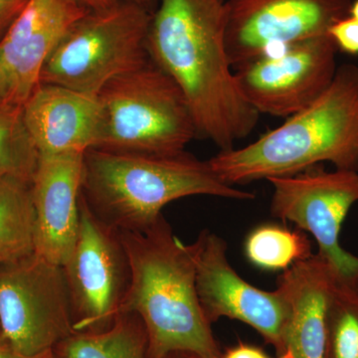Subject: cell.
<instances>
[{
    "mask_svg": "<svg viewBox=\"0 0 358 358\" xmlns=\"http://www.w3.org/2000/svg\"><path fill=\"white\" fill-rule=\"evenodd\" d=\"M194 263L197 296L210 324L221 317L240 320L253 327L282 355L289 306L279 289L266 292L245 281L228 262L222 238L204 230L187 245Z\"/></svg>",
    "mask_w": 358,
    "mask_h": 358,
    "instance_id": "obj_12",
    "label": "cell"
},
{
    "mask_svg": "<svg viewBox=\"0 0 358 358\" xmlns=\"http://www.w3.org/2000/svg\"><path fill=\"white\" fill-rule=\"evenodd\" d=\"M79 207L76 244L63 271L75 333H100L121 313L131 267L119 231L96 217L82 195Z\"/></svg>",
    "mask_w": 358,
    "mask_h": 358,
    "instance_id": "obj_9",
    "label": "cell"
},
{
    "mask_svg": "<svg viewBox=\"0 0 358 358\" xmlns=\"http://www.w3.org/2000/svg\"><path fill=\"white\" fill-rule=\"evenodd\" d=\"M224 0H159L148 27L150 60L182 91L197 134L234 148L260 115L238 86L225 39Z\"/></svg>",
    "mask_w": 358,
    "mask_h": 358,
    "instance_id": "obj_1",
    "label": "cell"
},
{
    "mask_svg": "<svg viewBox=\"0 0 358 358\" xmlns=\"http://www.w3.org/2000/svg\"><path fill=\"white\" fill-rule=\"evenodd\" d=\"M244 247L250 263L272 272H284L313 255L310 240L303 231L273 224L259 226L250 232Z\"/></svg>",
    "mask_w": 358,
    "mask_h": 358,
    "instance_id": "obj_19",
    "label": "cell"
},
{
    "mask_svg": "<svg viewBox=\"0 0 358 358\" xmlns=\"http://www.w3.org/2000/svg\"><path fill=\"white\" fill-rule=\"evenodd\" d=\"M22 107L39 155L84 154L95 148L101 119L96 96L38 84Z\"/></svg>",
    "mask_w": 358,
    "mask_h": 358,
    "instance_id": "obj_15",
    "label": "cell"
},
{
    "mask_svg": "<svg viewBox=\"0 0 358 358\" xmlns=\"http://www.w3.org/2000/svg\"><path fill=\"white\" fill-rule=\"evenodd\" d=\"M39 162L20 103L0 102V176L31 183Z\"/></svg>",
    "mask_w": 358,
    "mask_h": 358,
    "instance_id": "obj_20",
    "label": "cell"
},
{
    "mask_svg": "<svg viewBox=\"0 0 358 358\" xmlns=\"http://www.w3.org/2000/svg\"><path fill=\"white\" fill-rule=\"evenodd\" d=\"M336 280L319 254L282 273L277 289L288 303L289 320L278 358H324L327 307Z\"/></svg>",
    "mask_w": 358,
    "mask_h": 358,
    "instance_id": "obj_16",
    "label": "cell"
},
{
    "mask_svg": "<svg viewBox=\"0 0 358 358\" xmlns=\"http://www.w3.org/2000/svg\"><path fill=\"white\" fill-rule=\"evenodd\" d=\"M152 16L148 6L134 2L89 10L47 59L39 84L98 95L113 79L150 60L147 36Z\"/></svg>",
    "mask_w": 358,
    "mask_h": 358,
    "instance_id": "obj_6",
    "label": "cell"
},
{
    "mask_svg": "<svg viewBox=\"0 0 358 358\" xmlns=\"http://www.w3.org/2000/svg\"><path fill=\"white\" fill-rule=\"evenodd\" d=\"M47 353L40 357H27L18 352L15 348L8 341L6 336L0 333V358H43Z\"/></svg>",
    "mask_w": 358,
    "mask_h": 358,
    "instance_id": "obj_26",
    "label": "cell"
},
{
    "mask_svg": "<svg viewBox=\"0 0 358 358\" xmlns=\"http://www.w3.org/2000/svg\"><path fill=\"white\" fill-rule=\"evenodd\" d=\"M327 33L338 51L358 56V20L352 16H345L336 21Z\"/></svg>",
    "mask_w": 358,
    "mask_h": 358,
    "instance_id": "obj_22",
    "label": "cell"
},
{
    "mask_svg": "<svg viewBox=\"0 0 358 358\" xmlns=\"http://www.w3.org/2000/svg\"><path fill=\"white\" fill-rule=\"evenodd\" d=\"M0 333L27 357L53 352L75 334L62 266L33 253L0 267Z\"/></svg>",
    "mask_w": 358,
    "mask_h": 358,
    "instance_id": "obj_7",
    "label": "cell"
},
{
    "mask_svg": "<svg viewBox=\"0 0 358 358\" xmlns=\"http://www.w3.org/2000/svg\"><path fill=\"white\" fill-rule=\"evenodd\" d=\"M96 99L101 119L93 148L173 155L199 136L182 91L152 60L113 79Z\"/></svg>",
    "mask_w": 358,
    "mask_h": 358,
    "instance_id": "obj_5",
    "label": "cell"
},
{
    "mask_svg": "<svg viewBox=\"0 0 358 358\" xmlns=\"http://www.w3.org/2000/svg\"><path fill=\"white\" fill-rule=\"evenodd\" d=\"M81 195L91 211L119 232H141L164 206L193 195L252 200L254 193L221 180L207 162L186 152L129 154L90 148L83 155Z\"/></svg>",
    "mask_w": 358,
    "mask_h": 358,
    "instance_id": "obj_4",
    "label": "cell"
},
{
    "mask_svg": "<svg viewBox=\"0 0 358 358\" xmlns=\"http://www.w3.org/2000/svg\"><path fill=\"white\" fill-rule=\"evenodd\" d=\"M324 358H358V286L336 280L327 307Z\"/></svg>",
    "mask_w": 358,
    "mask_h": 358,
    "instance_id": "obj_21",
    "label": "cell"
},
{
    "mask_svg": "<svg viewBox=\"0 0 358 358\" xmlns=\"http://www.w3.org/2000/svg\"><path fill=\"white\" fill-rule=\"evenodd\" d=\"M56 358H150L148 336L138 315L122 313L110 329L75 333L53 350Z\"/></svg>",
    "mask_w": 358,
    "mask_h": 358,
    "instance_id": "obj_17",
    "label": "cell"
},
{
    "mask_svg": "<svg viewBox=\"0 0 358 358\" xmlns=\"http://www.w3.org/2000/svg\"><path fill=\"white\" fill-rule=\"evenodd\" d=\"M6 100L13 101V95H11V86L6 70L0 62V102Z\"/></svg>",
    "mask_w": 358,
    "mask_h": 358,
    "instance_id": "obj_27",
    "label": "cell"
},
{
    "mask_svg": "<svg viewBox=\"0 0 358 358\" xmlns=\"http://www.w3.org/2000/svg\"><path fill=\"white\" fill-rule=\"evenodd\" d=\"M157 2L159 0H150V7H152V13H154L155 7L157 6Z\"/></svg>",
    "mask_w": 358,
    "mask_h": 358,
    "instance_id": "obj_30",
    "label": "cell"
},
{
    "mask_svg": "<svg viewBox=\"0 0 358 358\" xmlns=\"http://www.w3.org/2000/svg\"><path fill=\"white\" fill-rule=\"evenodd\" d=\"M221 358H271L267 353L258 346L239 343L234 348H231Z\"/></svg>",
    "mask_w": 358,
    "mask_h": 358,
    "instance_id": "obj_24",
    "label": "cell"
},
{
    "mask_svg": "<svg viewBox=\"0 0 358 358\" xmlns=\"http://www.w3.org/2000/svg\"><path fill=\"white\" fill-rule=\"evenodd\" d=\"M29 0H0V40L22 13Z\"/></svg>",
    "mask_w": 358,
    "mask_h": 358,
    "instance_id": "obj_23",
    "label": "cell"
},
{
    "mask_svg": "<svg viewBox=\"0 0 358 358\" xmlns=\"http://www.w3.org/2000/svg\"><path fill=\"white\" fill-rule=\"evenodd\" d=\"M77 1L88 8L89 10L107 8V7L115 6V4L121 3V2H134V3L143 4L152 10L150 0H77Z\"/></svg>",
    "mask_w": 358,
    "mask_h": 358,
    "instance_id": "obj_25",
    "label": "cell"
},
{
    "mask_svg": "<svg viewBox=\"0 0 358 358\" xmlns=\"http://www.w3.org/2000/svg\"><path fill=\"white\" fill-rule=\"evenodd\" d=\"M352 0H224L233 70L287 45L327 34Z\"/></svg>",
    "mask_w": 358,
    "mask_h": 358,
    "instance_id": "obj_11",
    "label": "cell"
},
{
    "mask_svg": "<svg viewBox=\"0 0 358 358\" xmlns=\"http://www.w3.org/2000/svg\"><path fill=\"white\" fill-rule=\"evenodd\" d=\"M274 187L271 213L310 233L319 255L333 267L338 281L358 286V257L339 244L346 216L358 202V171L310 167L294 176L268 179Z\"/></svg>",
    "mask_w": 358,
    "mask_h": 358,
    "instance_id": "obj_8",
    "label": "cell"
},
{
    "mask_svg": "<svg viewBox=\"0 0 358 358\" xmlns=\"http://www.w3.org/2000/svg\"><path fill=\"white\" fill-rule=\"evenodd\" d=\"M348 15L358 20V0H352V6L350 7Z\"/></svg>",
    "mask_w": 358,
    "mask_h": 358,
    "instance_id": "obj_29",
    "label": "cell"
},
{
    "mask_svg": "<svg viewBox=\"0 0 358 358\" xmlns=\"http://www.w3.org/2000/svg\"><path fill=\"white\" fill-rule=\"evenodd\" d=\"M88 11L77 0H29L0 40V62L14 102L23 105L31 95L47 59Z\"/></svg>",
    "mask_w": 358,
    "mask_h": 358,
    "instance_id": "obj_14",
    "label": "cell"
},
{
    "mask_svg": "<svg viewBox=\"0 0 358 358\" xmlns=\"http://www.w3.org/2000/svg\"><path fill=\"white\" fill-rule=\"evenodd\" d=\"M164 358H203V357H199V355H195V353L179 352L171 353V355H167V357H164Z\"/></svg>",
    "mask_w": 358,
    "mask_h": 358,
    "instance_id": "obj_28",
    "label": "cell"
},
{
    "mask_svg": "<svg viewBox=\"0 0 358 358\" xmlns=\"http://www.w3.org/2000/svg\"><path fill=\"white\" fill-rule=\"evenodd\" d=\"M338 48L329 33L287 45L234 70L242 95L259 115L287 119L333 83Z\"/></svg>",
    "mask_w": 358,
    "mask_h": 358,
    "instance_id": "obj_10",
    "label": "cell"
},
{
    "mask_svg": "<svg viewBox=\"0 0 358 358\" xmlns=\"http://www.w3.org/2000/svg\"><path fill=\"white\" fill-rule=\"evenodd\" d=\"M31 183L0 176V267L34 253Z\"/></svg>",
    "mask_w": 358,
    "mask_h": 358,
    "instance_id": "obj_18",
    "label": "cell"
},
{
    "mask_svg": "<svg viewBox=\"0 0 358 358\" xmlns=\"http://www.w3.org/2000/svg\"><path fill=\"white\" fill-rule=\"evenodd\" d=\"M43 358H56L55 355H54L53 352H50L47 353L46 355Z\"/></svg>",
    "mask_w": 358,
    "mask_h": 358,
    "instance_id": "obj_31",
    "label": "cell"
},
{
    "mask_svg": "<svg viewBox=\"0 0 358 358\" xmlns=\"http://www.w3.org/2000/svg\"><path fill=\"white\" fill-rule=\"evenodd\" d=\"M129 257L131 282L122 313L138 315L148 336V357L173 352L221 358L205 317L187 245L173 234L164 216L141 232H120Z\"/></svg>",
    "mask_w": 358,
    "mask_h": 358,
    "instance_id": "obj_3",
    "label": "cell"
},
{
    "mask_svg": "<svg viewBox=\"0 0 358 358\" xmlns=\"http://www.w3.org/2000/svg\"><path fill=\"white\" fill-rule=\"evenodd\" d=\"M358 171V66H338L333 83L315 102L246 147L220 150L208 160L228 185L294 176L322 162Z\"/></svg>",
    "mask_w": 358,
    "mask_h": 358,
    "instance_id": "obj_2",
    "label": "cell"
},
{
    "mask_svg": "<svg viewBox=\"0 0 358 358\" xmlns=\"http://www.w3.org/2000/svg\"><path fill=\"white\" fill-rule=\"evenodd\" d=\"M83 155H39L31 181L34 254L62 267L74 250L79 232Z\"/></svg>",
    "mask_w": 358,
    "mask_h": 358,
    "instance_id": "obj_13",
    "label": "cell"
}]
</instances>
